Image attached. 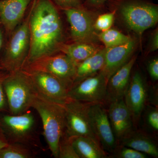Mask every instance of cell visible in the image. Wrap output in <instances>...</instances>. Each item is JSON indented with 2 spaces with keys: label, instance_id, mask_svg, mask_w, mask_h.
Returning a JSON list of instances; mask_svg holds the SVG:
<instances>
[{
  "label": "cell",
  "instance_id": "obj_1",
  "mask_svg": "<svg viewBox=\"0 0 158 158\" xmlns=\"http://www.w3.org/2000/svg\"><path fill=\"white\" fill-rule=\"evenodd\" d=\"M29 28L30 48L24 65L59 53V46L63 43L62 22L50 0H34L31 7Z\"/></svg>",
  "mask_w": 158,
  "mask_h": 158
},
{
  "label": "cell",
  "instance_id": "obj_2",
  "mask_svg": "<svg viewBox=\"0 0 158 158\" xmlns=\"http://www.w3.org/2000/svg\"><path fill=\"white\" fill-rule=\"evenodd\" d=\"M31 108L37 111L41 118L44 136L52 155L58 158L59 142L65 130L64 105L56 102L37 93Z\"/></svg>",
  "mask_w": 158,
  "mask_h": 158
},
{
  "label": "cell",
  "instance_id": "obj_3",
  "mask_svg": "<svg viewBox=\"0 0 158 158\" xmlns=\"http://www.w3.org/2000/svg\"><path fill=\"white\" fill-rule=\"evenodd\" d=\"M3 87L10 114L20 115L32 107L37 92L31 78L24 71L9 73L4 80Z\"/></svg>",
  "mask_w": 158,
  "mask_h": 158
},
{
  "label": "cell",
  "instance_id": "obj_4",
  "mask_svg": "<svg viewBox=\"0 0 158 158\" xmlns=\"http://www.w3.org/2000/svg\"><path fill=\"white\" fill-rule=\"evenodd\" d=\"M0 115V130L8 144L18 143L36 150L40 148L36 122L29 111L20 115Z\"/></svg>",
  "mask_w": 158,
  "mask_h": 158
},
{
  "label": "cell",
  "instance_id": "obj_5",
  "mask_svg": "<svg viewBox=\"0 0 158 158\" xmlns=\"http://www.w3.org/2000/svg\"><path fill=\"white\" fill-rule=\"evenodd\" d=\"M31 9L26 18L9 36L0 64L9 73L21 70L25 64L30 48L29 21Z\"/></svg>",
  "mask_w": 158,
  "mask_h": 158
},
{
  "label": "cell",
  "instance_id": "obj_6",
  "mask_svg": "<svg viewBox=\"0 0 158 158\" xmlns=\"http://www.w3.org/2000/svg\"><path fill=\"white\" fill-rule=\"evenodd\" d=\"M77 65L67 56L60 52L39 58L23 66L26 72H42L55 76L69 89L73 85Z\"/></svg>",
  "mask_w": 158,
  "mask_h": 158
},
{
  "label": "cell",
  "instance_id": "obj_7",
  "mask_svg": "<svg viewBox=\"0 0 158 158\" xmlns=\"http://www.w3.org/2000/svg\"><path fill=\"white\" fill-rule=\"evenodd\" d=\"M122 17L128 27L141 37L144 31L158 21L157 6L148 3L130 2L121 6Z\"/></svg>",
  "mask_w": 158,
  "mask_h": 158
},
{
  "label": "cell",
  "instance_id": "obj_8",
  "mask_svg": "<svg viewBox=\"0 0 158 158\" xmlns=\"http://www.w3.org/2000/svg\"><path fill=\"white\" fill-rule=\"evenodd\" d=\"M89 103L69 98L65 104L64 134L69 138L88 136L97 139L90 126L88 114Z\"/></svg>",
  "mask_w": 158,
  "mask_h": 158
},
{
  "label": "cell",
  "instance_id": "obj_9",
  "mask_svg": "<svg viewBox=\"0 0 158 158\" xmlns=\"http://www.w3.org/2000/svg\"><path fill=\"white\" fill-rule=\"evenodd\" d=\"M88 114L91 129L103 149L107 153H113L118 144L104 104L89 103Z\"/></svg>",
  "mask_w": 158,
  "mask_h": 158
},
{
  "label": "cell",
  "instance_id": "obj_10",
  "mask_svg": "<svg viewBox=\"0 0 158 158\" xmlns=\"http://www.w3.org/2000/svg\"><path fill=\"white\" fill-rule=\"evenodd\" d=\"M107 80L100 72L86 78L69 90V98L87 103H105Z\"/></svg>",
  "mask_w": 158,
  "mask_h": 158
},
{
  "label": "cell",
  "instance_id": "obj_11",
  "mask_svg": "<svg viewBox=\"0 0 158 158\" xmlns=\"http://www.w3.org/2000/svg\"><path fill=\"white\" fill-rule=\"evenodd\" d=\"M25 72L31 78L38 94L62 105L68 100L69 88L59 78L42 72Z\"/></svg>",
  "mask_w": 158,
  "mask_h": 158
},
{
  "label": "cell",
  "instance_id": "obj_12",
  "mask_svg": "<svg viewBox=\"0 0 158 158\" xmlns=\"http://www.w3.org/2000/svg\"><path fill=\"white\" fill-rule=\"evenodd\" d=\"M148 90L145 80L139 71L131 77L123 99L131 113L135 127L147 106Z\"/></svg>",
  "mask_w": 158,
  "mask_h": 158
},
{
  "label": "cell",
  "instance_id": "obj_13",
  "mask_svg": "<svg viewBox=\"0 0 158 158\" xmlns=\"http://www.w3.org/2000/svg\"><path fill=\"white\" fill-rule=\"evenodd\" d=\"M63 11L70 25L71 36L75 42L92 43L96 40L94 23L88 12L80 7Z\"/></svg>",
  "mask_w": 158,
  "mask_h": 158
},
{
  "label": "cell",
  "instance_id": "obj_14",
  "mask_svg": "<svg viewBox=\"0 0 158 158\" xmlns=\"http://www.w3.org/2000/svg\"><path fill=\"white\" fill-rule=\"evenodd\" d=\"M108 105L107 109L108 117L118 143L135 129L132 117L123 98L112 102Z\"/></svg>",
  "mask_w": 158,
  "mask_h": 158
},
{
  "label": "cell",
  "instance_id": "obj_15",
  "mask_svg": "<svg viewBox=\"0 0 158 158\" xmlns=\"http://www.w3.org/2000/svg\"><path fill=\"white\" fill-rule=\"evenodd\" d=\"M33 0H0V23L9 36L24 18Z\"/></svg>",
  "mask_w": 158,
  "mask_h": 158
},
{
  "label": "cell",
  "instance_id": "obj_16",
  "mask_svg": "<svg viewBox=\"0 0 158 158\" xmlns=\"http://www.w3.org/2000/svg\"><path fill=\"white\" fill-rule=\"evenodd\" d=\"M137 56L131 57L125 64L111 76L107 84L106 95L105 103L123 98L128 85L131 73Z\"/></svg>",
  "mask_w": 158,
  "mask_h": 158
},
{
  "label": "cell",
  "instance_id": "obj_17",
  "mask_svg": "<svg viewBox=\"0 0 158 158\" xmlns=\"http://www.w3.org/2000/svg\"><path fill=\"white\" fill-rule=\"evenodd\" d=\"M135 40L131 39L122 45L106 48L105 63L101 72L107 81L116 71L128 61L135 48Z\"/></svg>",
  "mask_w": 158,
  "mask_h": 158
},
{
  "label": "cell",
  "instance_id": "obj_18",
  "mask_svg": "<svg viewBox=\"0 0 158 158\" xmlns=\"http://www.w3.org/2000/svg\"><path fill=\"white\" fill-rule=\"evenodd\" d=\"M118 145L131 148L149 156L158 157V145L152 134L142 130H133L118 142Z\"/></svg>",
  "mask_w": 158,
  "mask_h": 158
},
{
  "label": "cell",
  "instance_id": "obj_19",
  "mask_svg": "<svg viewBox=\"0 0 158 158\" xmlns=\"http://www.w3.org/2000/svg\"><path fill=\"white\" fill-rule=\"evenodd\" d=\"M79 158H107L109 156L97 139L88 136L70 138Z\"/></svg>",
  "mask_w": 158,
  "mask_h": 158
},
{
  "label": "cell",
  "instance_id": "obj_20",
  "mask_svg": "<svg viewBox=\"0 0 158 158\" xmlns=\"http://www.w3.org/2000/svg\"><path fill=\"white\" fill-rule=\"evenodd\" d=\"M106 51L105 48L100 49L94 55L77 64L73 86L86 78L98 73L102 70L104 65Z\"/></svg>",
  "mask_w": 158,
  "mask_h": 158
},
{
  "label": "cell",
  "instance_id": "obj_21",
  "mask_svg": "<svg viewBox=\"0 0 158 158\" xmlns=\"http://www.w3.org/2000/svg\"><path fill=\"white\" fill-rule=\"evenodd\" d=\"M100 49L89 43L75 42L71 44L62 43L59 46V52L69 57L77 65L96 53Z\"/></svg>",
  "mask_w": 158,
  "mask_h": 158
},
{
  "label": "cell",
  "instance_id": "obj_22",
  "mask_svg": "<svg viewBox=\"0 0 158 158\" xmlns=\"http://www.w3.org/2000/svg\"><path fill=\"white\" fill-rule=\"evenodd\" d=\"M36 155V150L18 143L8 144L0 148V158H31Z\"/></svg>",
  "mask_w": 158,
  "mask_h": 158
},
{
  "label": "cell",
  "instance_id": "obj_23",
  "mask_svg": "<svg viewBox=\"0 0 158 158\" xmlns=\"http://www.w3.org/2000/svg\"><path fill=\"white\" fill-rule=\"evenodd\" d=\"M98 37L103 43L105 48H111L124 44L131 39V37L125 35L115 29H110L102 32Z\"/></svg>",
  "mask_w": 158,
  "mask_h": 158
},
{
  "label": "cell",
  "instance_id": "obj_24",
  "mask_svg": "<svg viewBox=\"0 0 158 158\" xmlns=\"http://www.w3.org/2000/svg\"><path fill=\"white\" fill-rule=\"evenodd\" d=\"M141 114H143V116H141L143 117L144 126L145 127L144 131L153 135H156L158 131V106L148 105Z\"/></svg>",
  "mask_w": 158,
  "mask_h": 158
},
{
  "label": "cell",
  "instance_id": "obj_25",
  "mask_svg": "<svg viewBox=\"0 0 158 158\" xmlns=\"http://www.w3.org/2000/svg\"><path fill=\"white\" fill-rule=\"evenodd\" d=\"M58 158H79L72 144L70 138L63 134L59 144Z\"/></svg>",
  "mask_w": 158,
  "mask_h": 158
},
{
  "label": "cell",
  "instance_id": "obj_26",
  "mask_svg": "<svg viewBox=\"0 0 158 158\" xmlns=\"http://www.w3.org/2000/svg\"><path fill=\"white\" fill-rule=\"evenodd\" d=\"M110 156L116 158H147L149 156L131 148L118 145Z\"/></svg>",
  "mask_w": 158,
  "mask_h": 158
},
{
  "label": "cell",
  "instance_id": "obj_27",
  "mask_svg": "<svg viewBox=\"0 0 158 158\" xmlns=\"http://www.w3.org/2000/svg\"><path fill=\"white\" fill-rule=\"evenodd\" d=\"M115 13L114 11L99 15L94 24L95 30L103 32L110 29L114 22Z\"/></svg>",
  "mask_w": 158,
  "mask_h": 158
},
{
  "label": "cell",
  "instance_id": "obj_28",
  "mask_svg": "<svg viewBox=\"0 0 158 158\" xmlns=\"http://www.w3.org/2000/svg\"><path fill=\"white\" fill-rule=\"evenodd\" d=\"M0 70V113L9 110L8 103L3 87V83L9 72Z\"/></svg>",
  "mask_w": 158,
  "mask_h": 158
},
{
  "label": "cell",
  "instance_id": "obj_29",
  "mask_svg": "<svg viewBox=\"0 0 158 158\" xmlns=\"http://www.w3.org/2000/svg\"><path fill=\"white\" fill-rule=\"evenodd\" d=\"M147 69L150 76L153 81L158 80V59L155 58L148 62Z\"/></svg>",
  "mask_w": 158,
  "mask_h": 158
},
{
  "label": "cell",
  "instance_id": "obj_30",
  "mask_svg": "<svg viewBox=\"0 0 158 158\" xmlns=\"http://www.w3.org/2000/svg\"><path fill=\"white\" fill-rule=\"evenodd\" d=\"M62 9L77 8L81 5V0H53Z\"/></svg>",
  "mask_w": 158,
  "mask_h": 158
},
{
  "label": "cell",
  "instance_id": "obj_31",
  "mask_svg": "<svg viewBox=\"0 0 158 158\" xmlns=\"http://www.w3.org/2000/svg\"><path fill=\"white\" fill-rule=\"evenodd\" d=\"M158 48V29L156 30L154 32L152 37L151 41L150 52H152L156 51Z\"/></svg>",
  "mask_w": 158,
  "mask_h": 158
},
{
  "label": "cell",
  "instance_id": "obj_32",
  "mask_svg": "<svg viewBox=\"0 0 158 158\" xmlns=\"http://www.w3.org/2000/svg\"><path fill=\"white\" fill-rule=\"evenodd\" d=\"M108 0H88V2L94 6H100Z\"/></svg>",
  "mask_w": 158,
  "mask_h": 158
},
{
  "label": "cell",
  "instance_id": "obj_33",
  "mask_svg": "<svg viewBox=\"0 0 158 158\" xmlns=\"http://www.w3.org/2000/svg\"><path fill=\"white\" fill-rule=\"evenodd\" d=\"M8 144L0 130V148L5 147Z\"/></svg>",
  "mask_w": 158,
  "mask_h": 158
},
{
  "label": "cell",
  "instance_id": "obj_34",
  "mask_svg": "<svg viewBox=\"0 0 158 158\" xmlns=\"http://www.w3.org/2000/svg\"><path fill=\"white\" fill-rule=\"evenodd\" d=\"M3 44V32L2 30L0 28V51L2 48Z\"/></svg>",
  "mask_w": 158,
  "mask_h": 158
},
{
  "label": "cell",
  "instance_id": "obj_35",
  "mask_svg": "<svg viewBox=\"0 0 158 158\" xmlns=\"http://www.w3.org/2000/svg\"><path fill=\"white\" fill-rule=\"evenodd\" d=\"M4 70V68H3L2 66V65L0 64V70Z\"/></svg>",
  "mask_w": 158,
  "mask_h": 158
}]
</instances>
